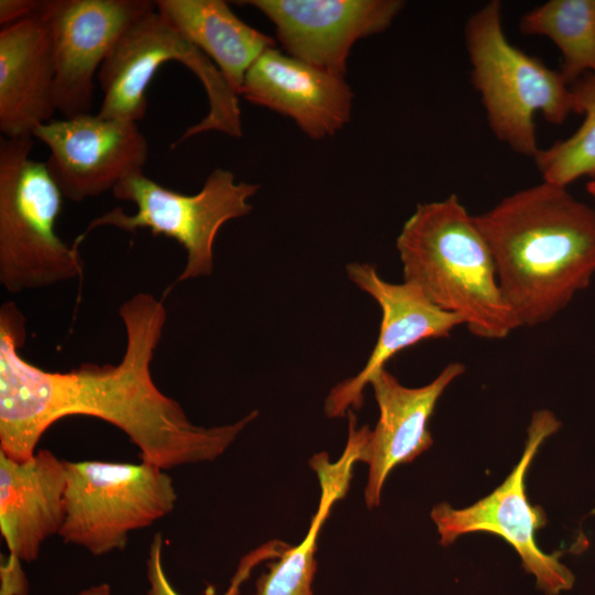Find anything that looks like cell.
<instances>
[{
    "label": "cell",
    "instance_id": "1",
    "mask_svg": "<svg viewBox=\"0 0 595 595\" xmlns=\"http://www.w3.org/2000/svg\"><path fill=\"white\" fill-rule=\"evenodd\" d=\"M119 316L126 348L118 364L46 371L20 355L24 317L13 302L2 304L0 452L17 461L29 459L53 423L89 415L121 430L139 448L142 462L169 469L218 458L257 419L255 410L228 424H194L152 379L150 366L166 321L163 302L140 292L122 303Z\"/></svg>",
    "mask_w": 595,
    "mask_h": 595
},
{
    "label": "cell",
    "instance_id": "2",
    "mask_svg": "<svg viewBox=\"0 0 595 595\" xmlns=\"http://www.w3.org/2000/svg\"><path fill=\"white\" fill-rule=\"evenodd\" d=\"M519 326L551 321L595 275V210L543 181L474 216Z\"/></svg>",
    "mask_w": 595,
    "mask_h": 595
},
{
    "label": "cell",
    "instance_id": "3",
    "mask_svg": "<svg viewBox=\"0 0 595 595\" xmlns=\"http://www.w3.org/2000/svg\"><path fill=\"white\" fill-rule=\"evenodd\" d=\"M396 247L403 281L443 311L461 317L476 337L504 339L519 326L501 294L495 262L475 217L452 194L420 204Z\"/></svg>",
    "mask_w": 595,
    "mask_h": 595
},
{
    "label": "cell",
    "instance_id": "4",
    "mask_svg": "<svg viewBox=\"0 0 595 595\" xmlns=\"http://www.w3.org/2000/svg\"><path fill=\"white\" fill-rule=\"evenodd\" d=\"M472 83L479 93L488 125L516 153L539 152L534 115L563 123L574 112L571 87L559 71L512 45L506 37L501 3L489 1L465 25Z\"/></svg>",
    "mask_w": 595,
    "mask_h": 595
},
{
    "label": "cell",
    "instance_id": "5",
    "mask_svg": "<svg viewBox=\"0 0 595 595\" xmlns=\"http://www.w3.org/2000/svg\"><path fill=\"white\" fill-rule=\"evenodd\" d=\"M32 138H0V282L10 293L84 271L78 248L55 231L64 196L46 164L31 158Z\"/></svg>",
    "mask_w": 595,
    "mask_h": 595
},
{
    "label": "cell",
    "instance_id": "6",
    "mask_svg": "<svg viewBox=\"0 0 595 595\" xmlns=\"http://www.w3.org/2000/svg\"><path fill=\"white\" fill-rule=\"evenodd\" d=\"M176 61L203 84L208 112L188 127L174 143L176 147L196 134L219 131L234 138L242 136L238 95L230 88L216 65L156 8L137 18L118 39L97 74L104 98L102 118L137 122L147 113L148 86L160 65Z\"/></svg>",
    "mask_w": 595,
    "mask_h": 595
},
{
    "label": "cell",
    "instance_id": "7",
    "mask_svg": "<svg viewBox=\"0 0 595 595\" xmlns=\"http://www.w3.org/2000/svg\"><path fill=\"white\" fill-rule=\"evenodd\" d=\"M258 184L236 181L235 174L215 169L202 190L185 195L161 186L144 175L132 173L120 181L112 193L117 199L132 202L137 212L128 215L116 207L93 219L74 241L79 244L94 229L111 226L127 231L148 228L154 235L176 240L186 252L185 267L177 282L209 275L214 268L213 246L224 224L248 215Z\"/></svg>",
    "mask_w": 595,
    "mask_h": 595
},
{
    "label": "cell",
    "instance_id": "8",
    "mask_svg": "<svg viewBox=\"0 0 595 595\" xmlns=\"http://www.w3.org/2000/svg\"><path fill=\"white\" fill-rule=\"evenodd\" d=\"M65 517L58 536L93 555L126 548L129 533L171 513L172 477L155 465L65 461Z\"/></svg>",
    "mask_w": 595,
    "mask_h": 595
},
{
    "label": "cell",
    "instance_id": "9",
    "mask_svg": "<svg viewBox=\"0 0 595 595\" xmlns=\"http://www.w3.org/2000/svg\"><path fill=\"white\" fill-rule=\"evenodd\" d=\"M560 428L553 412L536 411L527 430L523 453L501 485L466 508L455 509L440 502L431 510L443 547L466 533H494L517 551L524 570L536 576L538 587L548 595L569 589L574 576L560 563L558 553L548 554L539 548L536 536L547 524V515L540 506L530 504L524 478L542 443Z\"/></svg>",
    "mask_w": 595,
    "mask_h": 595
},
{
    "label": "cell",
    "instance_id": "10",
    "mask_svg": "<svg viewBox=\"0 0 595 595\" xmlns=\"http://www.w3.org/2000/svg\"><path fill=\"white\" fill-rule=\"evenodd\" d=\"M155 8L149 0H44L52 37L55 105L63 118L91 113L94 77L126 29Z\"/></svg>",
    "mask_w": 595,
    "mask_h": 595
},
{
    "label": "cell",
    "instance_id": "11",
    "mask_svg": "<svg viewBox=\"0 0 595 595\" xmlns=\"http://www.w3.org/2000/svg\"><path fill=\"white\" fill-rule=\"evenodd\" d=\"M33 137L50 151L46 167L63 196L82 202L98 196L128 175L143 171L148 142L137 122L98 113L53 119Z\"/></svg>",
    "mask_w": 595,
    "mask_h": 595
},
{
    "label": "cell",
    "instance_id": "12",
    "mask_svg": "<svg viewBox=\"0 0 595 595\" xmlns=\"http://www.w3.org/2000/svg\"><path fill=\"white\" fill-rule=\"evenodd\" d=\"M275 26L288 55L344 77L354 44L387 30L400 0H248Z\"/></svg>",
    "mask_w": 595,
    "mask_h": 595
},
{
    "label": "cell",
    "instance_id": "13",
    "mask_svg": "<svg viewBox=\"0 0 595 595\" xmlns=\"http://www.w3.org/2000/svg\"><path fill=\"white\" fill-rule=\"evenodd\" d=\"M346 272L351 282L379 304L381 323L365 366L333 387L326 397L324 412L328 418L345 416L359 409L365 387L398 353L426 339L448 337L456 326L464 325L461 317L437 307L416 285L388 282L372 264L350 262Z\"/></svg>",
    "mask_w": 595,
    "mask_h": 595
},
{
    "label": "cell",
    "instance_id": "14",
    "mask_svg": "<svg viewBox=\"0 0 595 595\" xmlns=\"http://www.w3.org/2000/svg\"><path fill=\"white\" fill-rule=\"evenodd\" d=\"M464 371L463 364L451 363L430 383L416 388L401 385L386 368L371 378L379 419L374 430L368 429L358 455V462L368 465L365 501L369 509L379 506L390 472L432 446L429 422L435 405Z\"/></svg>",
    "mask_w": 595,
    "mask_h": 595
},
{
    "label": "cell",
    "instance_id": "15",
    "mask_svg": "<svg viewBox=\"0 0 595 595\" xmlns=\"http://www.w3.org/2000/svg\"><path fill=\"white\" fill-rule=\"evenodd\" d=\"M241 96L291 118L311 139L334 136L350 120L353 91L336 76L271 47L248 69Z\"/></svg>",
    "mask_w": 595,
    "mask_h": 595
},
{
    "label": "cell",
    "instance_id": "16",
    "mask_svg": "<svg viewBox=\"0 0 595 595\" xmlns=\"http://www.w3.org/2000/svg\"><path fill=\"white\" fill-rule=\"evenodd\" d=\"M55 63L47 22L40 10L0 31V130L2 137H33L53 120Z\"/></svg>",
    "mask_w": 595,
    "mask_h": 595
},
{
    "label": "cell",
    "instance_id": "17",
    "mask_svg": "<svg viewBox=\"0 0 595 595\" xmlns=\"http://www.w3.org/2000/svg\"><path fill=\"white\" fill-rule=\"evenodd\" d=\"M65 461L40 450L25 461L0 452V531L9 553L33 562L65 517Z\"/></svg>",
    "mask_w": 595,
    "mask_h": 595
},
{
    "label": "cell",
    "instance_id": "18",
    "mask_svg": "<svg viewBox=\"0 0 595 595\" xmlns=\"http://www.w3.org/2000/svg\"><path fill=\"white\" fill-rule=\"evenodd\" d=\"M160 12L219 69L239 96L256 60L274 47L272 37L241 21L221 0H156Z\"/></svg>",
    "mask_w": 595,
    "mask_h": 595
},
{
    "label": "cell",
    "instance_id": "19",
    "mask_svg": "<svg viewBox=\"0 0 595 595\" xmlns=\"http://www.w3.org/2000/svg\"><path fill=\"white\" fill-rule=\"evenodd\" d=\"M361 443L360 432L350 429L347 444L337 461L331 462L326 453L311 458L310 465L321 486L317 510L304 539L295 547L289 545L279 561L271 563L269 571L258 578L256 595H314L312 584L317 567L315 552L318 533L333 505L349 489Z\"/></svg>",
    "mask_w": 595,
    "mask_h": 595
},
{
    "label": "cell",
    "instance_id": "20",
    "mask_svg": "<svg viewBox=\"0 0 595 595\" xmlns=\"http://www.w3.org/2000/svg\"><path fill=\"white\" fill-rule=\"evenodd\" d=\"M526 35L549 37L560 50L561 75L571 85L595 72V0H550L519 23Z\"/></svg>",
    "mask_w": 595,
    "mask_h": 595
},
{
    "label": "cell",
    "instance_id": "21",
    "mask_svg": "<svg viewBox=\"0 0 595 595\" xmlns=\"http://www.w3.org/2000/svg\"><path fill=\"white\" fill-rule=\"evenodd\" d=\"M574 112L584 120L569 138L539 150L533 158L543 181L566 187L583 176L595 178V72L570 85Z\"/></svg>",
    "mask_w": 595,
    "mask_h": 595
},
{
    "label": "cell",
    "instance_id": "22",
    "mask_svg": "<svg viewBox=\"0 0 595 595\" xmlns=\"http://www.w3.org/2000/svg\"><path fill=\"white\" fill-rule=\"evenodd\" d=\"M164 540L160 532L155 533L147 558V578L149 589L147 595H180L169 581L163 566ZM280 555V544L273 540L245 555L224 595H239L240 585L249 577L252 569L262 561L277 559Z\"/></svg>",
    "mask_w": 595,
    "mask_h": 595
},
{
    "label": "cell",
    "instance_id": "23",
    "mask_svg": "<svg viewBox=\"0 0 595 595\" xmlns=\"http://www.w3.org/2000/svg\"><path fill=\"white\" fill-rule=\"evenodd\" d=\"M21 560L14 554L0 565V595H28L29 583L21 565Z\"/></svg>",
    "mask_w": 595,
    "mask_h": 595
},
{
    "label": "cell",
    "instance_id": "24",
    "mask_svg": "<svg viewBox=\"0 0 595 595\" xmlns=\"http://www.w3.org/2000/svg\"><path fill=\"white\" fill-rule=\"evenodd\" d=\"M43 0H0V24L2 28L28 19L42 7Z\"/></svg>",
    "mask_w": 595,
    "mask_h": 595
},
{
    "label": "cell",
    "instance_id": "25",
    "mask_svg": "<svg viewBox=\"0 0 595 595\" xmlns=\"http://www.w3.org/2000/svg\"><path fill=\"white\" fill-rule=\"evenodd\" d=\"M76 595H111V587L107 583H101L83 589Z\"/></svg>",
    "mask_w": 595,
    "mask_h": 595
},
{
    "label": "cell",
    "instance_id": "26",
    "mask_svg": "<svg viewBox=\"0 0 595 595\" xmlns=\"http://www.w3.org/2000/svg\"><path fill=\"white\" fill-rule=\"evenodd\" d=\"M586 190L588 194L595 199V178H593L586 184Z\"/></svg>",
    "mask_w": 595,
    "mask_h": 595
}]
</instances>
